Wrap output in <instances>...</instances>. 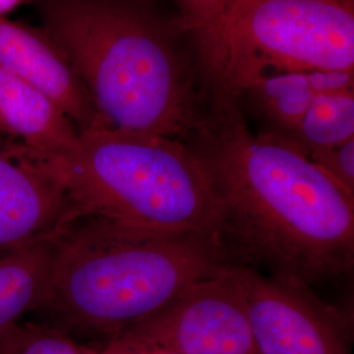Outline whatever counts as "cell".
Returning a JSON list of instances; mask_svg holds the SVG:
<instances>
[{"label": "cell", "instance_id": "obj_1", "mask_svg": "<svg viewBox=\"0 0 354 354\" xmlns=\"http://www.w3.org/2000/svg\"><path fill=\"white\" fill-rule=\"evenodd\" d=\"M184 142L209 177L236 266L304 285L352 269L353 197L290 142L254 136L236 96L209 88L203 122Z\"/></svg>", "mask_w": 354, "mask_h": 354}, {"label": "cell", "instance_id": "obj_2", "mask_svg": "<svg viewBox=\"0 0 354 354\" xmlns=\"http://www.w3.org/2000/svg\"><path fill=\"white\" fill-rule=\"evenodd\" d=\"M42 29L87 89L99 121L185 140L203 122L197 88L174 29L129 0H32Z\"/></svg>", "mask_w": 354, "mask_h": 354}, {"label": "cell", "instance_id": "obj_3", "mask_svg": "<svg viewBox=\"0 0 354 354\" xmlns=\"http://www.w3.org/2000/svg\"><path fill=\"white\" fill-rule=\"evenodd\" d=\"M232 266L213 235L74 213L53 238L50 289L42 313L64 327L111 337Z\"/></svg>", "mask_w": 354, "mask_h": 354}, {"label": "cell", "instance_id": "obj_4", "mask_svg": "<svg viewBox=\"0 0 354 354\" xmlns=\"http://www.w3.org/2000/svg\"><path fill=\"white\" fill-rule=\"evenodd\" d=\"M19 150L64 189L75 214L221 241L209 177L184 140L96 125L49 156Z\"/></svg>", "mask_w": 354, "mask_h": 354}, {"label": "cell", "instance_id": "obj_5", "mask_svg": "<svg viewBox=\"0 0 354 354\" xmlns=\"http://www.w3.org/2000/svg\"><path fill=\"white\" fill-rule=\"evenodd\" d=\"M194 37L207 88L234 96L277 73L354 71V0H235Z\"/></svg>", "mask_w": 354, "mask_h": 354}, {"label": "cell", "instance_id": "obj_6", "mask_svg": "<svg viewBox=\"0 0 354 354\" xmlns=\"http://www.w3.org/2000/svg\"><path fill=\"white\" fill-rule=\"evenodd\" d=\"M120 333L175 354H259L230 269Z\"/></svg>", "mask_w": 354, "mask_h": 354}, {"label": "cell", "instance_id": "obj_7", "mask_svg": "<svg viewBox=\"0 0 354 354\" xmlns=\"http://www.w3.org/2000/svg\"><path fill=\"white\" fill-rule=\"evenodd\" d=\"M259 354H345L337 317L319 304L307 285L266 277L254 268L232 266Z\"/></svg>", "mask_w": 354, "mask_h": 354}, {"label": "cell", "instance_id": "obj_8", "mask_svg": "<svg viewBox=\"0 0 354 354\" xmlns=\"http://www.w3.org/2000/svg\"><path fill=\"white\" fill-rule=\"evenodd\" d=\"M71 215L64 189L0 137V253L53 238Z\"/></svg>", "mask_w": 354, "mask_h": 354}, {"label": "cell", "instance_id": "obj_9", "mask_svg": "<svg viewBox=\"0 0 354 354\" xmlns=\"http://www.w3.org/2000/svg\"><path fill=\"white\" fill-rule=\"evenodd\" d=\"M0 66L46 95L77 133L102 125L87 89L42 28L0 17Z\"/></svg>", "mask_w": 354, "mask_h": 354}, {"label": "cell", "instance_id": "obj_10", "mask_svg": "<svg viewBox=\"0 0 354 354\" xmlns=\"http://www.w3.org/2000/svg\"><path fill=\"white\" fill-rule=\"evenodd\" d=\"M75 125L36 87L0 66V137L32 156L64 151L77 137Z\"/></svg>", "mask_w": 354, "mask_h": 354}, {"label": "cell", "instance_id": "obj_11", "mask_svg": "<svg viewBox=\"0 0 354 354\" xmlns=\"http://www.w3.org/2000/svg\"><path fill=\"white\" fill-rule=\"evenodd\" d=\"M53 238L0 253V342L48 302Z\"/></svg>", "mask_w": 354, "mask_h": 354}, {"label": "cell", "instance_id": "obj_12", "mask_svg": "<svg viewBox=\"0 0 354 354\" xmlns=\"http://www.w3.org/2000/svg\"><path fill=\"white\" fill-rule=\"evenodd\" d=\"M353 138L354 91H352L317 96L297 129L282 140L290 142L308 156L313 152L335 147Z\"/></svg>", "mask_w": 354, "mask_h": 354}, {"label": "cell", "instance_id": "obj_13", "mask_svg": "<svg viewBox=\"0 0 354 354\" xmlns=\"http://www.w3.org/2000/svg\"><path fill=\"white\" fill-rule=\"evenodd\" d=\"M245 92H251L270 121L272 129L269 131L282 138L297 129L317 97L308 71L272 74L260 79Z\"/></svg>", "mask_w": 354, "mask_h": 354}, {"label": "cell", "instance_id": "obj_14", "mask_svg": "<svg viewBox=\"0 0 354 354\" xmlns=\"http://www.w3.org/2000/svg\"><path fill=\"white\" fill-rule=\"evenodd\" d=\"M0 354H86V348L61 328L23 320L1 339Z\"/></svg>", "mask_w": 354, "mask_h": 354}, {"label": "cell", "instance_id": "obj_15", "mask_svg": "<svg viewBox=\"0 0 354 354\" xmlns=\"http://www.w3.org/2000/svg\"><path fill=\"white\" fill-rule=\"evenodd\" d=\"M317 168L354 198V138L307 156Z\"/></svg>", "mask_w": 354, "mask_h": 354}, {"label": "cell", "instance_id": "obj_16", "mask_svg": "<svg viewBox=\"0 0 354 354\" xmlns=\"http://www.w3.org/2000/svg\"><path fill=\"white\" fill-rule=\"evenodd\" d=\"M178 11V28L197 36L216 26L235 0H175Z\"/></svg>", "mask_w": 354, "mask_h": 354}, {"label": "cell", "instance_id": "obj_17", "mask_svg": "<svg viewBox=\"0 0 354 354\" xmlns=\"http://www.w3.org/2000/svg\"><path fill=\"white\" fill-rule=\"evenodd\" d=\"M86 354H175L163 348L140 342L124 333L111 336L108 342L100 349H87Z\"/></svg>", "mask_w": 354, "mask_h": 354}, {"label": "cell", "instance_id": "obj_18", "mask_svg": "<svg viewBox=\"0 0 354 354\" xmlns=\"http://www.w3.org/2000/svg\"><path fill=\"white\" fill-rule=\"evenodd\" d=\"M26 0H0V17H4L7 13L12 12Z\"/></svg>", "mask_w": 354, "mask_h": 354}, {"label": "cell", "instance_id": "obj_19", "mask_svg": "<svg viewBox=\"0 0 354 354\" xmlns=\"http://www.w3.org/2000/svg\"><path fill=\"white\" fill-rule=\"evenodd\" d=\"M129 1H134V3H140V4H146L147 6L149 0H129Z\"/></svg>", "mask_w": 354, "mask_h": 354}]
</instances>
